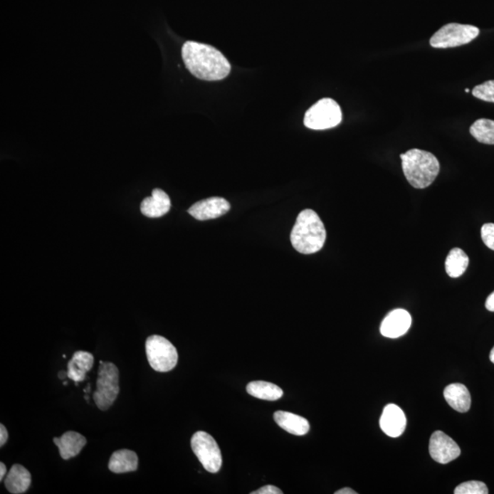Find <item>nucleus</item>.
I'll return each mask as SVG.
<instances>
[{
  "instance_id": "nucleus-1",
  "label": "nucleus",
  "mask_w": 494,
  "mask_h": 494,
  "mask_svg": "<svg viewBox=\"0 0 494 494\" xmlns=\"http://www.w3.org/2000/svg\"><path fill=\"white\" fill-rule=\"evenodd\" d=\"M182 59L192 75L204 81H219L231 72L228 60L210 45L187 41L182 47Z\"/></svg>"
},
{
  "instance_id": "nucleus-31",
  "label": "nucleus",
  "mask_w": 494,
  "mask_h": 494,
  "mask_svg": "<svg viewBox=\"0 0 494 494\" xmlns=\"http://www.w3.org/2000/svg\"><path fill=\"white\" fill-rule=\"evenodd\" d=\"M490 362L494 364V347L492 349V351L490 352Z\"/></svg>"
},
{
  "instance_id": "nucleus-18",
  "label": "nucleus",
  "mask_w": 494,
  "mask_h": 494,
  "mask_svg": "<svg viewBox=\"0 0 494 494\" xmlns=\"http://www.w3.org/2000/svg\"><path fill=\"white\" fill-rule=\"evenodd\" d=\"M275 423L284 431L296 436L306 435L310 431V423L303 416L293 413L277 411L274 414Z\"/></svg>"
},
{
  "instance_id": "nucleus-27",
  "label": "nucleus",
  "mask_w": 494,
  "mask_h": 494,
  "mask_svg": "<svg viewBox=\"0 0 494 494\" xmlns=\"http://www.w3.org/2000/svg\"><path fill=\"white\" fill-rule=\"evenodd\" d=\"M9 438V433L5 428V426L0 425V447H3L6 444V441Z\"/></svg>"
},
{
  "instance_id": "nucleus-25",
  "label": "nucleus",
  "mask_w": 494,
  "mask_h": 494,
  "mask_svg": "<svg viewBox=\"0 0 494 494\" xmlns=\"http://www.w3.org/2000/svg\"><path fill=\"white\" fill-rule=\"evenodd\" d=\"M482 238L487 247L494 250V224H485L483 226Z\"/></svg>"
},
{
  "instance_id": "nucleus-9",
  "label": "nucleus",
  "mask_w": 494,
  "mask_h": 494,
  "mask_svg": "<svg viewBox=\"0 0 494 494\" xmlns=\"http://www.w3.org/2000/svg\"><path fill=\"white\" fill-rule=\"evenodd\" d=\"M429 453L437 463L447 464L460 457L461 448L456 442L444 432L436 431L433 433L429 441Z\"/></svg>"
},
{
  "instance_id": "nucleus-24",
  "label": "nucleus",
  "mask_w": 494,
  "mask_h": 494,
  "mask_svg": "<svg viewBox=\"0 0 494 494\" xmlns=\"http://www.w3.org/2000/svg\"><path fill=\"white\" fill-rule=\"evenodd\" d=\"M473 95L480 100L494 103V80L475 86L473 90Z\"/></svg>"
},
{
  "instance_id": "nucleus-3",
  "label": "nucleus",
  "mask_w": 494,
  "mask_h": 494,
  "mask_svg": "<svg viewBox=\"0 0 494 494\" xmlns=\"http://www.w3.org/2000/svg\"><path fill=\"white\" fill-rule=\"evenodd\" d=\"M402 168L407 182L416 189H425L438 177L441 165L432 153L413 149L401 154Z\"/></svg>"
},
{
  "instance_id": "nucleus-29",
  "label": "nucleus",
  "mask_w": 494,
  "mask_h": 494,
  "mask_svg": "<svg viewBox=\"0 0 494 494\" xmlns=\"http://www.w3.org/2000/svg\"><path fill=\"white\" fill-rule=\"evenodd\" d=\"M335 494H357L355 490L351 488H343L335 492Z\"/></svg>"
},
{
  "instance_id": "nucleus-10",
  "label": "nucleus",
  "mask_w": 494,
  "mask_h": 494,
  "mask_svg": "<svg viewBox=\"0 0 494 494\" xmlns=\"http://www.w3.org/2000/svg\"><path fill=\"white\" fill-rule=\"evenodd\" d=\"M230 208L231 205L226 199L211 197L194 204L188 211L195 219L206 221L224 216Z\"/></svg>"
},
{
  "instance_id": "nucleus-13",
  "label": "nucleus",
  "mask_w": 494,
  "mask_h": 494,
  "mask_svg": "<svg viewBox=\"0 0 494 494\" xmlns=\"http://www.w3.org/2000/svg\"><path fill=\"white\" fill-rule=\"evenodd\" d=\"M171 206V199L168 194L160 189H155L152 196L146 198L141 203L140 210L147 217L159 218L168 214Z\"/></svg>"
},
{
  "instance_id": "nucleus-20",
  "label": "nucleus",
  "mask_w": 494,
  "mask_h": 494,
  "mask_svg": "<svg viewBox=\"0 0 494 494\" xmlns=\"http://www.w3.org/2000/svg\"><path fill=\"white\" fill-rule=\"evenodd\" d=\"M247 393L256 399L277 401L283 396V390L272 383L265 381H253L247 384Z\"/></svg>"
},
{
  "instance_id": "nucleus-4",
  "label": "nucleus",
  "mask_w": 494,
  "mask_h": 494,
  "mask_svg": "<svg viewBox=\"0 0 494 494\" xmlns=\"http://www.w3.org/2000/svg\"><path fill=\"white\" fill-rule=\"evenodd\" d=\"M120 371L114 364L100 361L96 390L93 394L95 405L102 411H107L120 394Z\"/></svg>"
},
{
  "instance_id": "nucleus-22",
  "label": "nucleus",
  "mask_w": 494,
  "mask_h": 494,
  "mask_svg": "<svg viewBox=\"0 0 494 494\" xmlns=\"http://www.w3.org/2000/svg\"><path fill=\"white\" fill-rule=\"evenodd\" d=\"M471 136L480 143L494 145V121L490 120H478L470 128Z\"/></svg>"
},
{
  "instance_id": "nucleus-16",
  "label": "nucleus",
  "mask_w": 494,
  "mask_h": 494,
  "mask_svg": "<svg viewBox=\"0 0 494 494\" xmlns=\"http://www.w3.org/2000/svg\"><path fill=\"white\" fill-rule=\"evenodd\" d=\"M4 483L6 490L11 493H25L31 484V473L22 465L14 464L6 474Z\"/></svg>"
},
{
  "instance_id": "nucleus-12",
  "label": "nucleus",
  "mask_w": 494,
  "mask_h": 494,
  "mask_svg": "<svg viewBox=\"0 0 494 494\" xmlns=\"http://www.w3.org/2000/svg\"><path fill=\"white\" fill-rule=\"evenodd\" d=\"M380 426L387 436L399 438L405 431L406 419L405 413L399 406L389 404L384 409L380 419Z\"/></svg>"
},
{
  "instance_id": "nucleus-5",
  "label": "nucleus",
  "mask_w": 494,
  "mask_h": 494,
  "mask_svg": "<svg viewBox=\"0 0 494 494\" xmlns=\"http://www.w3.org/2000/svg\"><path fill=\"white\" fill-rule=\"evenodd\" d=\"M146 354L150 367L159 373L172 371L177 365V350L164 337L149 336L146 341Z\"/></svg>"
},
{
  "instance_id": "nucleus-6",
  "label": "nucleus",
  "mask_w": 494,
  "mask_h": 494,
  "mask_svg": "<svg viewBox=\"0 0 494 494\" xmlns=\"http://www.w3.org/2000/svg\"><path fill=\"white\" fill-rule=\"evenodd\" d=\"M342 120V109L332 98H323L306 112L304 125L314 130H329L338 126Z\"/></svg>"
},
{
  "instance_id": "nucleus-28",
  "label": "nucleus",
  "mask_w": 494,
  "mask_h": 494,
  "mask_svg": "<svg viewBox=\"0 0 494 494\" xmlns=\"http://www.w3.org/2000/svg\"><path fill=\"white\" fill-rule=\"evenodd\" d=\"M486 309L494 312V291L487 298L485 303Z\"/></svg>"
},
{
  "instance_id": "nucleus-11",
  "label": "nucleus",
  "mask_w": 494,
  "mask_h": 494,
  "mask_svg": "<svg viewBox=\"0 0 494 494\" xmlns=\"http://www.w3.org/2000/svg\"><path fill=\"white\" fill-rule=\"evenodd\" d=\"M412 319L406 310L397 309L391 311L381 324L382 335L394 339L405 335L411 326Z\"/></svg>"
},
{
  "instance_id": "nucleus-8",
  "label": "nucleus",
  "mask_w": 494,
  "mask_h": 494,
  "mask_svg": "<svg viewBox=\"0 0 494 494\" xmlns=\"http://www.w3.org/2000/svg\"><path fill=\"white\" fill-rule=\"evenodd\" d=\"M192 451L196 455L205 470L217 473L223 464L222 453L216 439L204 431H198L192 436Z\"/></svg>"
},
{
  "instance_id": "nucleus-14",
  "label": "nucleus",
  "mask_w": 494,
  "mask_h": 494,
  "mask_svg": "<svg viewBox=\"0 0 494 494\" xmlns=\"http://www.w3.org/2000/svg\"><path fill=\"white\" fill-rule=\"evenodd\" d=\"M53 442L59 448L61 457L67 461L78 456L86 445V438L78 432L67 431L62 437L54 438Z\"/></svg>"
},
{
  "instance_id": "nucleus-21",
  "label": "nucleus",
  "mask_w": 494,
  "mask_h": 494,
  "mask_svg": "<svg viewBox=\"0 0 494 494\" xmlns=\"http://www.w3.org/2000/svg\"><path fill=\"white\" fill-rule=\"evenodd\" d=\"M470 259L466 253L461 248H453L448 255L445 262L446 272L451 278H458L464 274Z\"/></svg>"
},
{
  "instance_id": "nucleus-30",
  "label": "nucleus",
  "mask_w": 494,
  "mask_h": 494,
  "mask_svg": "<svg viewBox=\"0 0 494 494\" xmlns=\"http://www.w3.org/2000/svg\"><path fill=\"white\" fill-rule=\"evenodd\" d=\"M6 473V465L3 463H0V480H3Z\"/></svg>"
},
{
  "instance_id": "nucleus-23",
  "label": "nucleus",
  "mask_w": 494,
  "mask_h": 494,
  "mask_svg": "<svg viewBox=\"0 0 494 494\" xmlns=\"http://www.w3.org/2000/svg\"><path fill=\"white\" fill-rule=\"evenodd\" d=\"M455 494H488L489 490L486 484L477 480H471L460 484L454 490Z\"/></svg>"
},
{
  "instance_id": "nucleus-32",
  "label": "nucleus",
  "mask_w": 494,
  "mask_h": 494,
  "mask_svg": "<svg viewBox=\"0 0 494 494\" xmlns=\"http://www.w3.org/2000/svg\"><path fill=\"white\" fill-rule=\"evenodd\" d=\"M66 377H68V374H67L65 372H60L59 377L61 379H63V378H65Z\"/></svg>"
},
{
  "instance_id": "nucleus-2",
  "label": "nucleus",
  "mask_w": 494,
  "mask_h": 494,
  "mask_svg": "<svg viewBox=\"0 0 494 494\" xmlns=\"http://www.w3.org/2000/svg\"><path fill=\"white\" fill-rule=\"evenodd\" d=\"M326 230L322 221L315 211L310 209L301 211L292 229V246L298 252L310 255L319 252L326 241Z\"/></svg>"
},
{
  "instance_id": "nucleus-33",
  "label": "nucleus",
  "mask_w": 494,
  "mask_h": 494,
  "mask_svg": "<svg viewBox=\"0 0 494 494\" xmlns=\"http://www.w3.org/2000/svg\"><path fill=\"white\" fill-rule=\"evenodd\" d=\"M465 92H466V93H470L471 91H470V89H469V88H466V89H465Z\"/></svg>"
},
{
  "instance_id": "nucleus-19",
  "label": "nucleus",
  "mask_w": 494,
  "mask_h": 494,
  "mask_svg": "<svg viewBox=\"0 0 494 494\" xmlns=\"http://www.w3.org/2000/svg\"><path fill=\"white\" fill-rule=\"evenodd\" d=\"M139 458L136 452L120 450L114 452L109 460L108 469L114 473H131L137 470Z\"/></svg>"
},
{
  "instance_id": "nucleus-7",
  "label": "nucleus",
  "mask_w": 494,
  "mask_h": 494,
  "mask_svg": "<svg viewBox=\"0 0 494 494\" xmlns=\"http://www.w3.org/2000/svg\"><path fill=\"white\" fill-rule=\"evenodd\" d=\"M480 30L475 26L450 23L443 26L431 38L429 43L436 49H447L470 43L479 36Z\"/></svg>"
},
{
  "instance_id": "nucleus-15",
  "label": "nucleus",
  "mask_w": 494,
  "mask_h": 494,
  "mask_svg": "<svg viewBox=\"0 0 494 494\" xmlns=\"http://www.w3.org/2000/svg\"><path fill=\"white\" fill-rule=\"evenodd\" d=\"M94 355L88 352H75L72 359L68 362V377L75 382V386L78 382H83L86 378V374L94 365Z\"/></svg>"
},
{
  "instance_id": "nucleus-17",
  "label": "nucleus",
  "mask_w": 494,
  "mask_h": 494,
  "mask_svg": "<svg viewBox=\"0 0 494 494\" xmlns=\"http://www.w3.org/2000/svg\"><path fill=\"white\" fill-rule=\"evenodd\" d=\"M444 397L448 405L458 412L469 411L471 397L469 390L463 384H452L445 388Z\"/></svg>"
},
{
  "instance_id": "nucleus-26",
  "label": "nucleus",
  "mask_w": 494,
  "mask_h": 494,
  "mask_svg": "<svg viewBox=\"0 0 494 494\" xmlns=\"http://www.w3.org/2000/svg\"><path fill=\"white\" fill-rule=\"evenodd\" d=\"M283 492L278 487L273 486V485H266L264 487H262V488H260L258 490H255V492H252L251 494H282Z\"/></svg>"
}]
</instances>
